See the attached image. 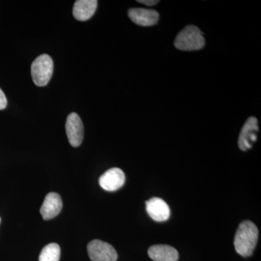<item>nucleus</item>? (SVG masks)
<instances>
[{"mask_svg":"<svg viewBox=\"0 0 261 261\" xmlns=\"http://www.w3.org/2000/svg\"><path fill=\"white\" fill-rule=\"evenodd\" d=\"M97 3L96 0H78L73 6V16L80 21L88 20L95 13Z\"/></svg>","mask_w":261,"mask_h":261,"instance_id":"nucleus-12","label":"nucleus"},{"mask_svg":"<svg viewBox=\"0 0 261 261\" xmlns=\"http://www.w3.org/2000/svg\"><path fill=\"white\" fill-rule=\"evenodd\" d=\"M138 3H142V4H144L147 5V6H153V5H155L159 3V1H154V0H139Z\"/></svg>","mask_w":261,"mask_h":261,"instance_id":"nucleus-15","label":"nucleus"},{"mask_svg":"<svg viewBox=\"0 0 261 261\" xmlns=\"http://www.w3.org/2000/svg\"><path fill=\"white\" fill-rule=\"evenodd\" d=\"M8 105V100H7L6 96L4 92L0 89V110H4Z\"/></svg>","mask_w":261,"mask_h":261,"instance_id":"nucleus-14","label":"nucleus"},{"mask_svg":"<svg viewBox=\"0 0 261 261\" xmlns=\"http://www.w3.org/2000/svg\"><path fill=\"white\" fill-rule=\"evenodd\" d=\"M65 130L70 145L73 147L81 145L84 139V126L77 113H71L67 118Z\"/></svg>","mask_w":261,"mask_h":261,"instance_id":"nucleus-5","label":"nucleus"},{"mask_svg":"<svg viewBox=\"0 0 261 261\" xmlns=\"http://www.w3.org/2000/svg\"><path fill=\"white\" fill-rule=\"evenodd\" d=\"M174 45L182 51L199 50L205 46V39L197 27L188 25L178 34Z\"/></svg>","mask_w":261,"mask_h":261,"instance_id":"nucleus-2","label":"nucleus"},{"mask_svg":"<svg viewBox=\"0 0 261 261\" xmlns=\"http://www.w3.org/2000/svg\"><path fill=\"white\" fill-rule=\"evenodd\" d=\"M126 176L121 169L113 168L103 173L99 183L103 190L108 192L116 191L124 185Z\"/></svg>","mask_w":261,"mask_h":261,"instance_id":"nucleus-7","label":"nucleus"},{"mask_svg":"<svg viewBox=\"0 0 261 261\" xmlns=\"http://www.w3.org/2000/svg\"><path fill=\"white\" fill-rule=\"evenodd\" d=\"M146 210L151 219L158 222L167 221L171 215L169 206L159 197H152L146 201Z\"/></svg>","mask_w":261,"mask_h":261,"instance_id":"nucleus-8","label":"nucleus"},{"mask_svg":"<svg viewBox=\"0 0 261 261\" xmlns=\"http://www.w3.org/2000/svg\"><path fill=\"white\" fill-rule=\"evenodd\" d=\"M61 257V247L56 243L46 245L39 255V261H59Z\"/></svg>","mask_w":261,"mask_h":261,"instance_id":"nucleus-13","label":"nucleus"},{"mask_svg":"<svg viewBox=\"0 0 261 261\" xmlns=\"http://www.w3.org/2000/svg\"><path fill=\"white\" fill-rule=\"evenodd\" d=\"M63 202L61 196L56 192L47 194L40 209V214L44 220L56 218L61 213Z\"/></svg>","mask_w":261,"mask_h":261,"instance_id":"nucleus-10","label":"nucleus"},{"mask_svg":"<svg viewBox=\"0 0 261 261\" xmlns=\"http://www.w3.org/2000/svg\"><path fill=\"white\" fill-rule=\"evenodd\" d=\"M0 223H1V218H0Z\"/></svg>","mask_w":261,"mask_h":261,"instance_id":"nucleus-16","label":"nucleus"},{"mask_svg":"<svg viewBox=\"0 0 261 261\" xmlns=\"http://www.w3.org/2000/svg\"><path fill=\"white\" fill-rule=\"evenodd\" d=\"M257 132L258 124L257 118L250 117L245 122L239 137L238 145L241 150L247 151L252 148V145L257 140Z\"/></svg>","mask_w":261,"mask_h":261,"instance_id":"nucleus-6","label":"nucleus"},{"mask_svg":"<svg viewBox=\"0 0 261 261\" xmlns=\"http://www.w3.org/2000/svg\"><path fill=\"white\" fill-rule=\"evenodd\" d=\"M258 233L257 226L252 221L247 220L240 223L233 242L239 255L243 257L252 255L258 240Z\"/></svg>","mask_w":261,"mask_h":261,"instance_id":"nucleus-1","label":"nucleus"},{"mask_svg":"<svg viewBox=\"0 0 261 261\" xmlns=\"http://www.w3.org/2000/svg\"><path fill=\"white\" fill-rule=\"evenodd\" d=\"M89 256L92 261H116L118 253L114 247L102 240H92L87 246Z\"/></svg>","mask_w":261,"mask_h":261,"instance_id":"nucleus-4","label":"nucleus"},{"mask_svg":"<svg viewBox=\"0 0 261 261\" xmlns=\"http://www.w3.org/2000/svg\"><path fill=\"white\" fill-rule=\"evenodd\" d=\"M54 64L50 56L41 55L34 60L32 65V75L34 84L38 87H44L53 76Z\"/></svg>","mask_w":261,"mask_h":261,"instance_id":"nucleus-3","label":"nucleus"},{"mask_svg":"<svg viewBox=\"0 0 261 261\" xmlns=\"http://www.w3.org/2000/svg\"><path fill=\"white\" fill-rule=\"evenodd\" d=\"M149 257L154 261H178V252L174 247L167 245H156L149 247Z\"/></svg>","mask_w":261,"mask_h":261,"instance_id":"nucleus-11","label":"nucleus"},{"mask_svg":"<svg viewBox=\"0 0 261 261\" xmlns=\"http://www.w3.org/2000/svg\"><path fill=\"white\" fill-rule=\"evenodd\" d=\"M128 17L134 23L141 27L155 25L159 20V14L154 10L145 8H132L128 10Z\"/></svg>","mask_w":261,"mask_h":261,"instance_id":"nucleus-9","label":"nucleus"}]
</instances>
